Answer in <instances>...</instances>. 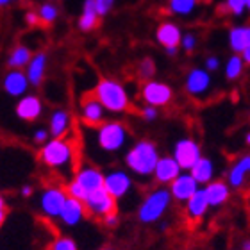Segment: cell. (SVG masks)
I'll use <instances>...</instances> for the list:
<instances>
[{"label": "cell", "instance_id": "obj_25", "mask_svg": "<svg viewBox=\"0 0 250 250\" xmlns=\"http://www.w3.org/2000/svg\"><path fill=\"white\" fill-rule=\"evenodd\" d=\"M227 42H229V48L232 50V54H243V50L250 47V25L241 23V25L230 27Z\"/></svg>", "mask_w": 250, "mask_h": 250}, {"label": "cell", "instance_id": "obj_20", "mask_svg": "<svg viewBox=\"0 0 250 250\" xmlns=\"http://www.w3.org/2000/svg\"><path fill=\"white\" fill-rule=\"evenodd\" d=\"M183 36H184V32L181 31V27H179L175 21H163L156 29V42L159 43L163 48L179 47Z\"/></svg>", "mask_w": 250, "mask_h": 250}, {"label": "cell", "instance_id": "obj_50", "mask_svg": "<svg viewBox=\"0 0 250 250\" xmlns=\"http://www.w3.org/2000/svg\"><path fill=\"white\" fill-rule=\"evenodd\" d=\"M245 145H249V146H250V130L245 134Z\"/></svg>", "mask_w": 250, "mask_h": 250}, {"label": "cell", "instance_id": "obj_13", "mask_svg": "<svg viewBox=\"0 0 250 250\" xmlns=\"http://www.w3.org/2000/svg\"><path fill=\"white\" fill-rule=\"evenodd\" d=\"M105 115H107V111L93 93L83 97L81 104H79V116H81L84 125L99 127V125H102L105 122Z\"/></svg>", "mask_w": 250, "mask_h": 250}, {"label": "cell", "instance_id": "obj_47", "mask_svg": "<svg viewBox=\"0 0 250 250\" xmlns=\"http://www.w3.org/2000/svg\"><path fill=\"white\" fill-rule=\"evenodd\" d=\"M241 250H250V238H249V240L243 241V243H241Z\"/></svg>", "mask_w": 250, "mask_h": 250}, {"label": "cell", "instance_id": "obj_24", "mask_svg": "<svg viewBox=\"0 0 250 250\" xmlns=\"http://www.w3.org/2000/svg\"><path fill=\"white\" fill-rule=\"evenodd\" d=\"M184 209H186V216L191 220V222H198V220H202L204 216L208 214L211 206H209V202H208V197H206L204 188H200V189L184 204Z\"/></svg>", "mask_w": 250, "mask_h": 250}, {"label": "cell", "instance_id": "obj_54", "mask_svg": "<svg viewBox=\"0 0 250 250\" xmlns=\"http://www.w3.org/2000/svg\"><path fill=\"white\" fill-rule=\"evenodd\" d=\"M48 2H52V0H48Z\"/></svg>", "mask_w": 250, "mask_h": 250}, {"label": "cell", "instance_id": "obj_15", "mask_svg": "<svg viewBox=\"0 0 250 250\" xmlns=\"http://www.w3.org/2000/svg\"><path fill=\"white\" fill-rule=\"evenodd\" d=\"M15 115L21 122H36L43 115V100L38 95H29L18 99L15 105Z\"/></svg>", "mask_w": 250, "mask_h": 250}, {"label": "cell", "instance_id": "obj_14", "mask_svg": "<svg viewBox=\"0 0 250 250\" xmlns=\"http://www.w3.org/2000/svg\"><path fill=\"white\" fill-rule=\"evenodd\" d=\"M200 188L202 186L195 181L191 172H183L170 186H168V189L172 193L173 200H177V202H181V204H186Z\"/></svg>", "mask_w": 250, "mask_h": 250}, {"label": "cell", "instance_id": "obj_52", "mask_svg": "<svg viewBox=\"0 0 250 250\" xmlns=\"http://www.w3.org/2000/svg\"><path fill=\"white\" fill-rule=\"evenodd\" d=\"M247 11L250 13V0H247Z\"/></svg>", "mask_w": 250, "mask_h": 250}, {"label": "cell", "instance_id": "obj_39", "mask_svg": "<svg viewBox=\"0 0 250 250\" xmlns=\"http://www.w3.org/2000/svg\"><path fill=\"white\" fill-rule=\"evenodd\" d=\"M50 140V132H48V129H36L34 132H32V143H36V145L43 146L47 141Z\"/></svg>", "mask_w": 250, "mask_h": 250}, {"label": "cell", "instance_id": "obj_32", "mask_svg": "<svg viewBox=\"0 0 250 250\" xmlns=\"http://www.w3.org/2000/svg\"><path fill=\"white\" fill-rule=\"evenodd\" d=\"M156 75V62L152 58H143L138 62V77L143 81V83H148L152 81Z\"/></svg>", "mask_w": 250, "mask_h": 250}, {"label": "cell", "instance_id": "obj_45", "mask_svg": "<svg viewBox=\"0 0 250 250\" xmlns=\"http://www.w3.org/2000/svg\"><path fill=\"white\" fill-rule=\"evenodd\" d=\"M179 48L181 47H168V48H165V52H167L168 58H175L179 54Z\"/></svg>", "mask_w": 250, "mask_h": 250}, {"label": "cell", "instance_id": "obj_3", "mask_svg": "<svg viewBox=\"0 0 250 250\" xmlns=\"http://www.w3.org/2000/svg\"><path fill=\"white\" fill-rule=\"evenodd\" d=\"M91 129H93V145L97 146V150L107 156H115L125 150L130 141L129 127L120 120H105L102 125Z\"/></svg>", "mask_w": 250, "mask_h": 250}, {"label": "cell", "instance_id": "obj_51", "mask_svg": "<svg viewBox=\"0 0 250 250\" xmlns=\"http://www.w3.org/2000/svg\"><path fill=\"white\" fill-rule=\"evenodd\" d=\"M99 250H115V249H111V247H102V249H99Z\"/></svg>", "mask_w": 250, "mask_h": 250}, {"label": "cell", "instance_id": "obj_22", "mask_svg": "<svg viewBox=\"0 0 250 250\" xmlns=\"http://www.w3.org/2000/svg\"><path fill=\"white\" fill-rule=\"evenodd\" d=\"M47 68H48L47 54H45V52H36L34 56H32L31 62H29V66L25 68L27 79H29L31 86H34V88L42 86L43 81H45V75H47Z\"/></svg>", "mask_w": 250, "mask_h": 250}, {"label": "cell", "instance_id": "obj_46", "mask_svg": "<svg viewBox=\"0 0 250 250\" xmlns=\"http://www.w3.org/2000/svg\"><path fill=\"white\" fill-rule=\"evenodd\" d=\"M240 56L243 58V61H245L247 66H250V47L245 48V50H243V54H240Z\"/></svg>", "mask_w": 250, "mask_h": 250}, {"label": "cell", "instance_id": "obj_1", "mask_svg": "<svg viewBox=\"0 0 250 250\" xmlns=\"http://www.w3.org/2000/svg\"><path fill=\"white\" fill-rule=\"evenodd\" d=\"M38 157L43 167L61 177H68V181L77 170V145L70 138H50L40 148Z\"/></svg>", "mask_w": 250, "mask_h": 250}, {"label": "cell", "instance_id": "obj_5", "mask_svg": "<svg viewBox=\"0 0 250 250\" xmlns=\"http://www.w3.org/2000/svg\"><path fill=\"white\" fill-rule=\"evenodd\" d=\"M172 202H173V197L172 193H170V189L167 186H157L141 198L140 206L136 209V216H138V220H140L141 224H146V225L157 224L168 213Z\"/></svg>", "mask_w": 250, "mask_h": 250}, {"label": "cell", "instance_id": "obj_10", "mask_svg": "<svg viewBox=\"0 0 250 250\" xmlns=\"http://www.w3.org/2000/svg\"><path fill=\"white\" fill-rule=\"evenodd\" d=\"M84 206H86L89 216H93L97 220L105 218L107 214L118 213V200L113 195H109L105 188H100L97 191L89 193L88 198L84 200Z\"/></svg>", "mask_w": 250, "mask_h": 250}, {"label": "cell", "instance_id": "obj_17", "mask_svg": "<svg viewBox=\"0 0 250 250\" xmlns=\"http://www.w3.org/2000/svg\"><path fill=\"white\" fill-rule=\"evenodd\" d=\"M183 173V168L179 167V163L175 161L173 156H161L159 163L156 167V172H154V181H156L159 186H170V184L175 181Z\"/></svg>", "mask_w": 250, "mask_h": 250}, {"label": "cell", "instance_id": "obj_34", "mask_svg": "<svg viewBox=\"0 0 250 250\" xmlns=\"http://www.w3.org/2000/svg\"><path fill=\"white\" fill-rule=\"evenodd\" d=\"M64 189H66L68 197H70V198H77V200H81V202H84V200L88 198V193L84 191V188L81 186V184L75 183L73 179L66 181V184H64Z\"/></svg>", "mask_w": 250, "mask_h": 250}, {"label": "cell", "instance_id": "obj_31", "mask_svg": "<svg viewBox=\"0 0 250 250\" xmlns=\"http://www.w3.org/2000/svg\"><path fill=\"white\" fill-rule=\"evenodd\" d=\"M38 15L43 25H52L54 21L59 18V7L54 2H43L38 7Z\"/></svg>", "mask_w": 250, "mask_h": 250}, {"label": "cell", "instance_id": "obj_12", "mask_svg": "<svg viewBox=\"0 0 250 250\" xmlns=\"http://www.w3.org/2000/svg\"><path fill=\"white\" fill-rule=\"evenodd\" d=\"M104 175L105 173L99 167H95L91 163H81L72 179L77 184H81L84 188V191L89 195V193L104 188Z\"/></svg>", "mask_w": 250, "mask_h": 250}, {"label": "cell", "instance_id": "obj_41", "mask_svg": "<svg viewBox=\"0 0 250 250\" xmlns=\"http://www.w3.org/2000/svg\"><path fill=\"white\" fill-rule=\"evenodd\" d=\"M23 21H25L27 27H38L40 23H42L38 11H27L25 15H23Z\"/></svg>", "mask_w": 250, "mask_h": 250}, {"label": "cell", "instance_id": "obj_35", "mask_svg": "<svg viewBox=\"0 0 250 250\" xmlns=\"http://www.w3.org/2000/svg\"><path fill=\"white\" fill-rule=\"evenodd\" d=\"M50 250H79L77 241L70 238V236H59L52 241Z\"/></svg>", "mask_w": 250, "mask_h": 250}, {"label": "cell", "instance_id": "obj_36", "mask_svg": "<svg viewBox=\"0 0 250 250\" xmlns=\"http://www.w3.org/2000/svg\"><path fill=\"white\" fill-rule=\"evenodd\" d=\"M197 45H198V38H197V34L195 32H184V36H183V40H181V50H184V52H188V54H191L195 48H197Z\"/></svg>", "mask_w": 250, "mask_h": 250}, {"label": "cell", "instance_id": "obj_23", "mask_svg": "<svg viewBox=\"0 0 250 250\" xmlns=\"http://www.w3.org/2000/svg\"><path fill=\"white\" fill-rule=\"evenodd\" d=\"M70 129H72V115L66 109H54L48 118L50 138H66Z\"/></svg>", "mask_w": 250, "mask_h": 250}, {"label": "cell", "instance_id": "obj_27", "mask_svg": "<svg viewBox=\"0 0 250 250\" xmlns=\"http://www.w3.org/2000/svg\"><path fill=\"white\" fill-rule=\"evenodd\" d=\"M191 175L195 177V181L204 188L206 184L213 183L214 181V175H216V165H214V161L211 159V157L204 156L202 159L191 168Z\"/></svg>", "mask_w": 250, "mask_h": 250}, {"label": "cell", "instance_id": "obj_42", "mask_svg": "<svg viewBox=\"0 0 250 250\" xmlns=\"http://www.w3.org/2000/svg\"><path fill=\"white\" fill-rule=\"evenodd\" d=\"M102 224H104V227H107V229H115V227H118V224H120V214L118 213H113V214H107L105 218L100 220Z\"/></svg>", "mask_w": 250, "mask_h": 250}, {"label": "cell", "instance_id": "obj_37", "mask_svg": "<svg viewBox=\"0 0 250 250\" xmlns=\"http://www.w3.org/2000/svg\"><path fill=\"white\" fill-rule=\"evenodd\" d=\"M116 0H95V5H97V11H99V16L102 18V16L109 15L111 9L115 7Z\"/></svg>", "mask_w": 250, "mask_h": 250}, {"label": "cell", "instance_id": "obj_33", "mask_svg": "<svg viewBox=\"0 0 250 250\" xmlns=\"http://www.w3.org/2000/svg\"><path fill=\"white\" fill-rule=\"evenodd\" d=\"M224 9L229 15L240 18V16H243L247 13V0H225Z\"/></svg>", "mask_w": 250, "mask_h": 250}, {"label": "cell", "instance_id": "obj_26", "mask_svg": "<svg viewBox=\"0 0 250 250\" xmlns=\"http://www.w3.org/2000/svg\"><path fill=\"white\" fill-rule=\"evenodd\" d=\"M99 11H97V5H95V0H84L83 2V9H81V15H79L77 27L79 31L89 32L93 31L95 27L99 25Z\"/></svg>", "mask_w": 250, "mask_h": 250}, {"label": "cell", "instance_id": "obj_40", "mask_svg": "<svg viewBox=\"0 0 250 250\" xmlns=\"http://www.w3.org/2000/svg\"><path fill=\"white\" fill-rule=\"evenodd\" d=\"M140 113H141V118L145 122H156L159 118V109L152 107V105H143Z\"/></svg>", "mask_w": 250, "mask_h": 250}, {"label": "cell", "instance_id": "obj_43", "mask_svg": "<svg viewBox=\"0 0 250 250\" xmlns=\"http://www.w3.org/2000/svg\"><path fill=\"white\" fill-rule=\"evenodd\" d=\"M5 218H7V204H5V198L2 197V193H0V227L4 225Z\"/></svg>", "mask_w": 250, "mask_h": 250}, {"label": "cell", "instance_id": "obj_9", "mask_svg": "<svg viewBox=\"0 0 250 250\" xmlns=\"http://www.w3.org/2000/svg\"><path fill=\"white\" fill-rule=\"evenodd\" d=\"M104 188L109 191V195H113L120 202L134 191V179H132L129 170L111 168L104 175Z\"/></svg>", "mask_w": 250, "mask_h": 250}, {"label": "cell", "instance_id": "obj_49", "mask_svg": "<svg viewBox=\"0 0 250 250\" xmlns=\"http://www.w3.org/2000/svg\"><path fill=\"white\" fill-rule=\"evenodd\" d=\"M159 229H161V230H167V229H168V222H161V225H159Z\"/></svg>", "mask_w": 250, "mask_h": 250}, {"label": "cell", "instance_id": "obj_53", "mask_svg": "<svg viewBox=\"0 0 250 250\" xmlns=\"http://www.w3.org/2000/svg\"><path fill=\"white\" fill-rule=\"evenodd\" d=\"M11 2H20V0H11Z\"/></svg>", "mask_w": 250, "mask_h": 250}, {"label": "cell", "instance_id": "obj_48", "mask_svg": "<svg viewBox=\"0 0 250 250\" xmlns=\"http://www.w3.org/2000/svg\"><path fill=\"white\" fill-rule=\"evenodd\" d=\"M9 4H11V0H0V9H4V7H7Z\"/></svg>", "mask_w": 250, "mask_h": 250}, {"label": "cell", "instance_id": "obj_28", "mask_svg": "<svg viewBox=\"0 0 250 250\" xmlns=\"http://www.w3.org/2000/svg\"><path fill=\"white\" fill-rule=\"evenodd\" d=\"M32 50L25 45H16L13 50L9 52L7 59H5V64L9 70H25L29 66V62L32 59Z\"/></svg>", "mask_w": 250, "mask_h": 250}, {"label": "cell", "instance_id": "obj_21", "mask_svg": "<svg viewBox=\"0 0 250 250\" xmlns=\"http://www.w3.org/2000/svg\"><path fill=\"white\" fill-rule=\"evenodd\" d=\"M230 189L232 188L227 184V181H216L214 179L213 183H209L204 186V191H206V197H208V202L211 206V209L222 208L229 202L230 198Z\"/></svg>", "mask_w": 250, "mask_h": 250}, {"label": "cell", "instance_id": "obj_2", "mask_svg": "<svg viewBox=\"0 0 250 250\" xmlns=\"http://www.w3.org/2000/svg\"><path fill=\"white\" fill-rule=\"evenodd\" d=\"M161 159L159 148L154 141L150 140H138L125 150L124 154V165L138 179H154L157 163Z\"/></svg>", "mask_w": 250, "mask_h": 250}, {"label": "cell", "instance_id": "obj_11", "mask_svg": "<svg viewBox=\"0 0 250 250\" xmlns=\"http://www.w3.org/2000/svg\"><path fill=\"white\" fill-rule=\"evenodd\" d=\"M184 89L191 99L204 100L213 89V77L206 68L195 66L186 73Z\"/></svg>", "mask_w": 250, "mask_h": 250}, {"label": "cell", "instance_id": "obj_30", "mask_svg": "<svg viewBox=\"0 0 250 250\" xmlns=\"http://www.w3.org/2000/svg\"><path fill=\"white\" fill-rule=\"evenodd\" d=\"M198 7V0H168V13L173 16H191Z\"/></svg>", "mask_w": 250, "mask_h": 250}, {"label": "cell", "instance_id": "obj_7", "mask_svg": "<svg viewBox=\"0 0 250 250\" xmlns=\"http://www.w3.org/2000/svg\"><path fill=\"white\" fill-rule=\"evenodd\" d=\"M172 156L175 157V161L179 163V167L183 168V172H191V168L202 159V148L195 138L184 136L179 138L173 145Z\"/></svg>", "mask_w": 250, "mask_h": 250}, {"label": "cell", "instance_id": "obj_18", "mask_svg": "<svg viewBox=\"0 0 250 250\" xmlns=\"http://www.w3.org/2000/svg\"><path fill=\"white\" fill-rule=\"evenodd\" d=\"M250 175V152L241 154L227 170V184L232 189H240L245 186L247 177Z\"/></svg>", "mask_w": 250, "mask_h": 250}, {"label": "cell", "instance_id": "obj_6", "mask_svg": "<svg viewBox=\"0 0 250 250\" xmlns=\"http://www.w3.org/2000/svg\"><path fill=\"white\" fill-rule=\"evenodd\" d=\"M68 200V193L61 184H48L40 191L38 209L48 220H59L61 211Z\"/></svg>", "mask_w": 250, "mask_h": 250}, {"label": "cell", "instance_id": "obj_4", "mask_svg": "<svg viewBox=\"0 0 250 250\" xmlns=\"http://www.w3.org/2000/svg\"><path fill=\"white\" fill-rule=\"evenodd\" d=\"M93 95L111 115H124L130 107V95L124 84L116 79H100L93 88Z\"/></svg>", "mask_w": 250, "mask_h": 250}, {"label": "cell", "instance_id": "obj_19", "mask_svg": "<svg viewBox=\"0 0 250 250\" xmlns=\"http://www.w3.org/2000/svg\"><path fill=\"white\" fill-rule=\"evenodd\" d=\"M86 216H88V211H86L84 202H81L77 198L68 197L66 204H64V208L61 211V216H59V222L64 227H77Z\"/></svg>", "mask_w": 250, "mask_h": 250}, {"label": "cell", "instance_id": "obj_29", "mask_svg": "<svg viewBox=\"0 0 250 250\" xmlns=\"http://www.w3.org/2000/svg\"><path fill=\"white\" fill-rule=\"evenodd\" d=\"M245 61H243V58H241L240 54H232V56H229L227 58V61L224 62V75L227 81H230V83H234V81H238V79L243 75V72H245Z\"/></svg>", "mask_w": 250, "mask_h": 250}, {"label": "cell", "instance_id": "obj_44", "mask_svg": "<svg viewBox=\"0 0 250 250\" xmlns=\"http://www.w3.org/2000/svg\"><path fill=\"white\" fill-rule=\"evenodd\" d=\"M32 193H34V188H32L31 184H23V186L20 188V195H21L23 198L32 197Z\"/></svg>", "mask_w": 250, "mask_h": 250}, {"label": "cell", "instance_id": "obj_16", "mask_svg": "<svg viewBox=\"0 0 250 250\" xmlns=\"http://www.w3.org/2000/svg\"><path fill=\"white\" fill-rule=\"evenodd\" d=\"M31 83L27 79L25 70H7V73L2 79V89L13 99H21L27 95Z\"/></svg>", "mask_w": 250, "mask_h": 250}, {"label": "cell", "instance_id": "obj_8", "mask_svg": "<svg viewBox=\"0 0 250 250\" xmlns=\"http://www.w3.org/2000/svg\"><path fill=\"white\" fill-rule=\"evenodd\" d=\"M140 97L145 105H152V107L161 109V107H167L168 104H172L173 89L168 83L152 79V81H148V83L141 86Z\"/></svg>", "mask_w": 250, "mask_h": 250}, {"label": "cell", "instance_id": "obj_38", "mask_svg": "<svg viewBox=\"0 0 250 250\" xmlns=\"http://www.w3.org/2000/svg\"><path fill=\"white\" fill-rule=\"evenodd\" d=\"M220 66H222V59H220L218 56H214V54L208 56V58H206V61H204V68H206L209 73L218 72Z\"/></svg>", "mask_w": 250, "mask_h": 250}]
</instances>
